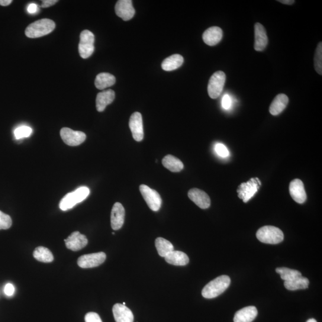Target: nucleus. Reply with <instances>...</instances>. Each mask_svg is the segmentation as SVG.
I'll return each instance as SVG.
<instances>
[{
  "instance_id": "nucleus-36",
  "label": "nucleus",
  "mask_w": 322,
  "mask_h": 322,
  "mask_svg": "<svg viewBox=\"0 0 322 322\" xmlns=\"http://www.w3.org/2000/svg\"><path fill=\"white\" fill-rule=\"evenodd\" d=\"M231 105V101L230 97L228 95L224 96L223 100H222V106L225 109H228L230 108Z\"/></svg>"
},
{
  "instance_id": "nucleus-30",
  "label": "nucleus",
  "mask_w": 322,
  "mask_h": 322,
  "mask_svg": "<svg viewBox=\"0 0 322 322\" xmlns=\"http://www.w3.org/2000/svg\"><path fill=\"white\" fill-rule=\"evenodd\" d=\"M276 272L281 275V279L285 281H291L302 276L301 272L298 270L286 268V267H279L276 269Z\"/></svg>"
},
{
  "instance_id": "nucleus-33",
  "label": "nucleus",
  "mask_w": 322,
  "mask_h": 322,
  "mask_svg": "<svg viewBox=\"0 0 322 322\" xmlns=\"http://www.w3.org/2000/svg\"><path fill=\"white\" fill-rule=\"evenodd\" d=\"M12 220L9 215L6 214L4 212L0 211V230L8 229L12 226Z\"/></svg>"
},
{
  "instance_id": "nucleus-11",
  "label": "nucleus",
  "mask_w": 322,
  "mask_h": 322,
  "mask_svg": "<svg viewBox=\"0 0 322 322\" xmlns=\"http://www.w3.org/2000/svg\"><path fill=\"white\" fill-rule=\"evenodd\" d=\"M132 135L134 139L137 141H140L143 139L144 132L142 116L140 112H134L131 115L129 121Z\"/></svg>"
},
{
  "instance_id": "nucleus-42",
  "label": "nucleus",
  "mask_w": 322,
  "mask_h": 322,
  "mask_svg": "<svg viewBox=\"0 0 322 322\" xmlns=\"http://www.w3.org/2000/svg\"><path fill=\"white\" fill-rule=\"evenodd\" d=\"M307 322H317V321L315 320L314 318H310V319H308Z\"/></svg>"
},
{
  "instance_id": "nucleus-9",
  "label": "nucleus",
  "mask_w": 322,
  "mask_h": 322,
  "mask_svg": "<svg viewBox=\"0 0 322 322\" xmlns=\"http://www.w3.org/2000/svg\"><path fill=\"white\" fill-rule=\"evenodd\" d=\"M60 136L63 142L70 146H78L86 139V135L83 132L74 131L66 127L60 130Z\"/></svg>"
},
{
  "instance_id": "nucleus-12",
  "label": "nucleus",
  "mask_w": 322,
  "mask_h": 322,
  "mask_svg": "<svg viewBox=\"0 0 322 322\" xmlns=\"http://www.w3.org/2000/svg\"><path fill=\"white\" fill-rule=\"evenodd\" d=\"M115 9L116 14L125 21L130 20L135 15V10L131 0L118 1Z\"/></svg>"
},
{
  "instance_id": "nucleus-2",
  "label": "nucleus",
  "mask_w": 322,
  "mask_h": 322,
  "mask_svg": "<svg viewBox=\"0 0 322 322\" xmlns=\"http://www.w3.org/2000/svg\"><path fill=\"white\" fill-rule=\"evenodd\" d=\"M56 24L49 19H42L33 22L26 29L25 35L28 38H37L51 33L55 29Z\"/></svg>"
},
{
  "instance_id": "nucleus-39",
  "label": "nucleus",
  "mask_w": 322,
  "mask_h": 322,
  "mask_svg": "<svg viewBox=\"0 0 322 322\" xmlns=\"http://www.w3.org/2000/svg\"><path fill=\"white\" fill-rule=\"evenodd\" d=\"M38 11V7L36 4L35 3H31L30 5L28 6L27 11L29 14H36V13Z\"/></svg>"
},
{
  "instance_id": "nucleus-5",
  "label": "nucleus",
  "mask_w": 322,
  "mask_h": 322,
  "mask_svg": "<svg viewBox=\"0 0 322 322\" xmlns=\"http://www.w3.org/2000/svg\"><path fill=\"white\" fill-rule=\"evenodd\" d=\"M95 35L91 31L85 30L80 34L79 53L83 59H88L95 51Z\"/></svg>"
},
{
  "instance_id": "nucleus-23",
  "label": "nucleus",
  "mask_w": 322,
  "mask_h": 322,
  "mask_svg": "<svg viewBox=\"0 0 322 322\" xmlns=\"http://www.w3.org/2000/svg\"><path fill=\"white\" fill-rule=\"evenodd\" d=\"M165 260L170 265L174 266H186L189 262V259L187 254L182 251L175 250L169 254L165 257Z\"/></svg>"
},
{
  "instance_id": "nucleus-26",
  "label": "nucleus",
  "mask_w": 322,
  "mask_h": 322,
  "mask_svg": "<svg viewBox=\"0 0 322 322\" xmlns=\"http://www.w3.org/2000/svg\"><path fill=\"white\" fill-rule=\"evenodd\" d=\"M163 164L164 167L168 169L172 172L178 173L181 172L183 169V164L181 160L177 158V157L168 154L164 157L163 159Z\"/></svg>"
},
{
  "instance_id": "nucleus-24",
  "label": "nucleus",
  "mask_w": 322,
  "mask_h": 322,
  "mask_svg": "<svg viewBox=\"0 0 322 322\" xmlns=\"http://www.w3.org/2000/svg\"><path fill=\"white\" fill-rule=\"evenodd\" d=\"M116 82L115 77L109 73H101L97 75L95 86L97 89L104 90L114 86Z\"/></svg>"
},
{
  "instance_id": "nucleus-6",
  "label": "nucleus",
  "mask_w": 322,
  "mask_h": 322,
  "mask_svg": "<svg viewBox=\"0 0 322 322\" xmlns=\"http://www.w3.org/2000/svg\"><path fill=\"white\" fill-rule=\"evenodd\" d=\"M261 185L262 183L258 178L251 179L249 182L242 183L237 190L238 197L245 203L249 202L259 191Z\"/></svg>"
},
{
  "instance_id": "nucleus-18",
  "label": "nucleus",
  "mask_w": 322,
  "mask_h": 322,
  "mask_svg": "<svg viewBox=\"0 0 322 322\" xmlns=\"http://www.w3.org/2000/svg\"><path fill=\"white\" fill-rule=\"evenodd\" d=\"M112 311L116 322L134 321L133 312L125 305L115 304L113 307Z\"/></svg>"
},
{
  "instance_id": "nucleus-32",
  "label": "nucleus",
  "mask_w": 322,
  "mask_h": 322,
  "mask_svg": "<svg viewBox=\"0 0 322 322\" xmlns=\"http://www.w3.org/2000/svg\"><path fill=\"white\" fill-rule=\"evenodd\" d=\"M32 133V129L28 126L19 127L16 128L14 131L15 136L17 140H20L21 138L28 137L31 136Z\"/></svg>"
},
{
  "instance_id": "nucleus-15",
  "label": "nucleus",
  "mask_w": 322,
  "mask_h": 322,
  "mask_svg": "<svg viewBox=\"0 0 322 322\" xmlns=\"http://www.w3.org/2000/svg\"><path fill=\"white\" fill-rule=\"evenodd\" d=\"M125 211L121 203H115L111 211V223L112 229L120 230L124 223Z\"/></svg>"
},
{
  "instance_id": "nucleus-14",
  "label": "nucleus",
  "mask_w": 322,
  "mask_h": 322,
  "mask_svg": "<svg viewBox=\"0 0 322 322\" xmlns=\"http://www.w3.org/2000/svg\"><path fill=\"white\" fill-rule=\"evenodd\" d=\"M289 192L291 197L298 204H303L307 199L303 183L299 179H294L290 183Z\"/></svg>"
},
{
  "instance_id": "nucleus-8",
  "label": "nucleus",
  "mask_w": 322,
  "mask_h": 322,
  "mask_svg": "<svg viewBox=\"0 0 322 322\" xmlns=\"http://www.w3.org/2000/svg\"><path fill=\"white\" fill-rule=\"evenodd\" d=\"M139 189L141 195L151 210L159 211L162 204V199L158 192L144 185H140Z\"/></svg>"
},
{
  "instance_id": "nucleus-43",
  "label": "nucleus",
  "mask_w": 322,
  "mask_h": 322,
  "mask_svg": "<svg viewBox=\"0 0 322 322\" xmlns=\"http://www.w3.org/2000/svg\"><path fill=\"white\" fill-rule=\"evenodd\" d=\"M123 304V305H125V302H123V304Z\"/></svg>"
},
{
  "instance_id": "nucleus-4",
  "label": "nucleus",
  "mask_w": 322,
  "mask_h": 322,
  "mask_svg": "<svg viewBox=\"0 0 322 322\" xmlns=\"http://www.w3.org/2000/svg\"><path fill=\"white\" fill-rule=\"evenodd\" d=\"M256 236L260 242L267 244H278L282 243L284 239L282 231L272 225L261 227L257 231Z\"/></svg>"
},
{
  "instance_id": "nucleus-3",
  "label": "nucleus",
  "mask_w": 322,
  "mask_h": 322,
  "mask_svg": "<svg viewBox=\"0 0 322 322\" xmlns=\"http://www.w3.org/2000/svg\"><path fill=\"white\" fill-rule=\"evenodd\" d=\"M90 194V189L88 187L83 186L76 191L67 193L61 200L59 207L62 211L68 210L77 204L83 202Z\"/></svg>"
},
{
  "instance_id": "nucleus-35",
  "label": "nucleus",
  "mask_w": 322,
  "mask_h": 322,
  "mask_svg": "<svg viewBox=\"0 0 322 322\" xmlns=\"http://www.w3.org/2000/svg\"><path fill=\"white\" fill-rule=\"evenodd\" d=\"M86 322H102L101 317L95 312H90L85 316Z\"/></svg>"
},
{
  "instance_id": "nucleus-38",
  "label": "nucleus",
  "mask_w": 322,
  "mask_h": 322,
  "mask_svg": "<svg viewBox=\"0 0 322 322\" xmlns=\"http://www.w3.org/2000/svg\"><path fill=\"white\" fill-rule=\"evenodd\" d=\"M57 0H43L42 1L41 8H48L56 4Z\"/></svg>"
},
{
  "instance_id": "nucleus-7",
  "label": "nucleus",
  "mask_w": 322,
  "mask_h": 322,
  "mask_svg": "<svg viewBox=\"0 0 322 322\" xmlns=\"http://www.w3.org/2000/svg\"><path fill=\"white\" fill-rule=\"evenodd\" d=\"M225 82V74L223 71L215 72L209 79L208 86V95L212 99L221 95Z\"/></svg>"
},
{
  "instance_id": "nucleus-16",
  "label": "nucleus",
  "mask_w": 322,
  "mask_h": 322,
  "mask_svg": "<svg viewBox=\"0 0 322 322\" xmlns=\"http://www.w3.org/2000/svg\"><path fill=\"white\" fill-rule=\"evenodd\" d=\"M188 196L192 201L201 209H207L210 207V198L207 193L201 189L193 188L190 190Z\"/></svg>"
},
{
  "instance_id": "nucleus-40",
  "label": "nucleus",
  "mask_w": 322,
  "mask_h": 322,
  "mask_svg": "<svg viewBox=\"0 0 322 322\" xmlns=\"http://www.w3.org/2000/svg\"><path fill=\"white\" fill-rule=\"evenodd\" d=\"M278 2L282 3V4L287 5H291L295 3L294 0H279Z\"/></svg>"
},
{
  "instance_id": "nucleus-34",
  "label": "nucleus",
  "mask_w": 322,
  "mask_h": 322,
  "mask_svg": "<svg viewBox=\"0 0 322 322\" xmlns=\"http://www.w3.org/2000/svg\"><path fill=\"white\" fill-rule=\"evenodd\" d=\"M215 150L218 155L221 157H227L228 154H229V152H228L227 147L221 143H218L215 145Z\"/></svg>"
},
{
  "instance_id": "nucleus-19",
  "label": "nucleus",
  "mask_w": 322,
  "mask_h": 322,
  "mask_svg": "<svg viewBox=\"0 0 322 322\" xmlns=\"http://www.w3.org/2000/svg\"><path fill=\"white\" fill-rule=\"evenodd\" d=\"M223 31L218 27H212L206 30L202 35L203 40L208 46H214L220 43L223 38Z\"/></svg>"
},
{
  "instance_id": "nucleus-13",
  "label": "nucleus",
  "mask_w": 322,
  "mask_h": 322,
  "mask_svg": "<svg viewBox=\"0 0 322 322\" xmlns=\"http://www.w3.org/2000/svg\"><path fill=\"white\" fill-rule=\"evenodd\" d=\"M67 249L78 251L85 248L88 244V238L79 231H74L66 239H64Z\"/></svg>"
},
{
  "instance_id": "nucleus-17",
  "label": "nucleus",
  "mask_w": 322,
  "mask_h": 322,
  "mask_svg": "<svg viewBox=\"0 0 322 322\" xmlns=\"http://www.w3.org/2000/svg\"><path fill=\"white\" fill-rule=\"evenodd\" d=\"M254 35H255V42H254V49L257 51H263L268 44V37L267 32L263 25L260 23H256L254 26Z\"/></svg>"
},
{
  "instance_id": "nucleus-41",
  "label": "nucleus",
  "mask_w": 322,
  "mask_h": 322,
  "mask_svg": "<svg viewBox=\"0 0 322 322\" xmlns=\"http://www.w3.org/2000/svg\"><path fill=\"white\" fill-rule=\"evenodd\" d=\"M12 0H0V5L2 6H8L11 4Z\"/></svg>"
},
{
  "instance_id": "nucleus-22",
  "label": "nucleus",
  "mask_w": 322,
  "mask_h": 322,
  "mask_svg": "<svg viewBox=\"0 0 322 322\" xmlns=\"http://www.w3.org/2000/svg\"><path fill=\"white\" fill-rule=\"evenodd\" d=\"M289 102L288 97L284 94H279L276 96L270 105L269 111L272 115L276 116L283 112Z\"/></svg>"
},
{
  "instance_id": "nucleus-1",
  "label": "nucleus",
  "mask_w": 322,
  "mask_h": 322,
  "mask_svg": "<svg viewBox=\"0 0 322 322\" xmlns=\"http://www.w3.org/2000/svg\"><path fill=\"white\" fill-rule=\"evenodd\" d=\"M230 278L226 275L217 277L209 282L203 288L202 295L205 298L211 299L223 294L230 284Z\"/></svg>"
},
{
  "instance_id": "nucleus-10",
  "label": "nucleus",
  "mask_w": 322,
  "mask_h": 322,
  "mask_svg": "<svg viewBox=\"0 0 322 322\" xmlns=\"http://www.w3.org/2000/svg\"><path fill=\"white\" fill-rule=\"evenodd\" d=\"M106 259V254L103 252L86 254L79 257L78 265L83 269L93 268L102 265Z\"/></svg>"
},
{
  "instance_id": "nucleus-27",
  "label": "nucleus",
  "mask_w": 322,
  "mask_h": 322,
  "mask_svg": "<svg viewBox=\"0 0 322 322\" xmlns=\"http://www.w3.org/2000/svg\"><path fill=\"white\" fill-rule=\"evenodd\" d=\"M309 283H310L309 280L301 276L291 281H285L284 286L285 288L289 291H296L298 289H307Z\"/></svg>"
},
{
  "instance_id": "nucleus-25",
  "label": "nucleus",
  "mask_w": 322,
  "mask_h": 322,
  "mask_svg": "<svg viewBox=\"0 0 322 322\" xmlns=\"http://www.w3.org/2000/svg\"><path fill=\"white\" fill-rule=\"evenodd\" d=\"M184 62L183 57L180 54H173L166 58L162 63V68L166 71H172L181 66Z\"/></svg>"
},
{
  "instance_id": "nucleus-28",
  "label": "nucleus",
  "mask_w": 322,
  "mask_h": 322,
  "mask_svg": "<svg viewBox=\"0 0 322 322\" xmlns=\"http://www.w3.org/2000/svg\"><path fill=\"white\" fill-rule=\"evenodd\" d=\"M155 247L160 257L165 258L174 251L173 244L163 237H157L155 240Z\"/></svg>"
},
{
  "instance_id": "nucleus-29",
  "label": "nucleus",
  "mask_w": 322,
  "mask_h": 322,
  "mask_svg": "<svg viewBox=\"0 0 322 322\" xmlns=\"http://www.w3.org/2000/svg\"><path fill=\"white\" fill-rule=\"evenodd\" d=\"M33 256L35 259L43 263H51L54 260L51 251L43 247H38L34 251Z\"/></svg>"
},
{
  "instance_id": "nucleus-21",
  "label": "nucleus",
  "mask_w": 322,
  "mask_h": 322,
  "mask_svg": "<svg viewBox=\"0 0 322 322\" xmlns=\"http://www.w3.org/2000/svg\"><path fill=\"white\" fill-rule=\"evenodd\" d=\"M258 310L254 306L242 308L234 315V322H252L256 318Z\"/></svg>"
},
{
  "instance_id": "nucleus-20",
  "label": "nucleus",
  "mask_w": 322,
  "mask_h": 322,
  "mask_svg": "<svg viewBox=\"0 0 322 322\" xmlns=\"http://www.w3.org/2000/svg\"><path fill=\"white\" fill-rule=\"evenodd\" d=\"M115 98V92L111 89L98 93L96 98L97 111L100 112L104 111L106 106L111 104Z\"/></svg>"
},
{
  "instance_id": "nucleus-44",
  "label": "nucleus",
  "mask_w": 322,
  "mask_h": 322,
  "mask_svg": "<svg viewBox=\"0 0 322 322\" xmlns=\"http://www.w3.org/2000/svg\"><path fill=\"white\" fill-rule=\"evenodd\" d=\"M112 234L115 235V233L113 232V233H112Z\"/></svg>"
},
{
  "instance_id": "nucleus-31",
  "label": "nucleus",
  "mask_w": 322,
  "mask_h": 322,
  "mask_svg": "<svg viewBox=\"0 0 322 322\" xmlns=\"http://www.w3.org/2000/svg\"><path fill=\"white\" fill-rule=\"evenodd\" d=\"M314 68L316 72L322 75V43H318L314 54Z\"/></svg>"
},
{
  "instance_id": "nucleus-37",
  "label": "nucleus",
  "mask_w": 322,
  "mask_h": 322,
  "mask_svg": "<svg viewBox=\"0 0 322 322\" xmlns=\"http://www.w3.org/2000/svg\"><path fill=\"white\" fill-rule=\"evenodd\" d=\"M14 292L15 288L14 285L11 284V283H8V284L5 286V294L8 296H12L14 295Z\"/></svg>"
}]
</instances>
